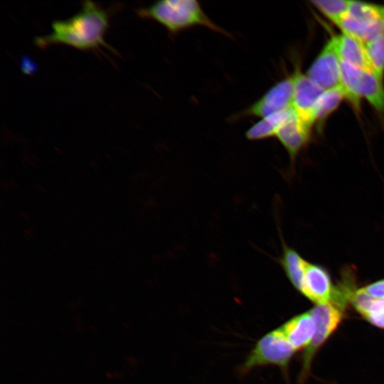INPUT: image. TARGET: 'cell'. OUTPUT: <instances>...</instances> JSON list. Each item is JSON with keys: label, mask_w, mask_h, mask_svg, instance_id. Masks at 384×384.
Wrapping results in <instances>:
<instances>
[{"label": "cell", "mask_w": 384, "mask_h": 384, "mask_svg": "<svg viewBox=\"0 0 384 384\" xmlns=\"http://www.w3.org/2000/svg\"><path fill=\"white\" fill-rule=\"evenodd\" d=\"M294 78L291 75L272 86L260 98L241 114L260 118L292 107Z\"/></svg>", "instance_id": "7"}, {"label": "cell", "mask_w": 384, "mask_h": 384, "mask_svg": "<svg viewBox=\"0 0 384 384\" xmlns=\"http://www.w3.org/2000/svg\"><path fill=\"white\" fill-rule=\"evenodd\" d=\"M361 289L372 297L384 299V279L368 284Z\"/></svg>", "instance_id": "20"}, {"label": "cell", "mask_w": 384, "mask_h": 384, "mask_svg": "<svg viewBox=\"0 0 384 384\" xmlns=\"http://www.w3.org/2000/svg\"><path fill=\"white\" fill-rule=\"evenodd\" d=\"M279 328L295 351L306 349L311 343L316 329L310 311L294 316Z\"/></svg>", "instance_id": "11"}, {"label": "cell", "mask_w": 384, "mask_h": 384, "mask_svg": "<svg viewBox=\"0 0 384 384\" xmlns=\"http://www.w3.org/2000/svg\"><path fill=\"white\" fill-rule=\"evenodd\" d=\"M311 3L321 14L338 26L348 11L351 1L314 0Z\"/></svg>", "instance_id": "18"}, {"label": "cell", "mask_w": 384, "mask_h": 384, "mask_svg": "<svg viewBox=\"0 0 384 384\" xmlns=\"http://www.w3.org/2000/svg\"><path fill=\"white\" fill-rule=\"evenodd\" d=\"M309 131L292 112L279 128L275 137L289 155L291 161H294L300 151L307 144L310 137Z\"/></svg>", "instance_id": "10"}, {"label": "cell", "mask_w": 384, "mask_h": 384, "mask_svg": "<svg viewBox=\"0 0 384 384\" xmlns=\"http://www.w3.org/2000/svg\"><path fill=\"white\" fill-rule=\"evenodd\" d=\"M364 69L341 62L340 85L347 99L356 109L359 108L360 100L356 92L362 73Z\"/></svg>", "instance_id": "17"}, {"label": "cell", "mask_w": 384, "mask_h": 384, "mask_svg": "<svg viewBox=\"0 0 384 384\" xmlns=\"http://www.w3.org/2000/svg\"><path fill=\"white\" fill-rule=\"evenodd\" d=\"M343 310L332 302L316 304L310 312L316 323V332L303 356L300 380L304 381L318 349L336 331L343 318Z\"/></svg>", "instance_id": "5"}, {"label": "cell", "mask_w": 384, "mask_h": 384, "mask_svg": "<svg viewBox=\"0 0 384 384\" xmlns=\"http://www.w3.org/2000/svg\"><path fill=\"white\" fill-rule=\"evenodd\" d=\"M337 43L341 62L363 69L370 68L363 42L350 35L342 33L337 36Z\"/></svg>", "instance_id": "13"}, {"label": "cell", "mask_w": 384, "mask_h": 384, "mask_svg": "<svg viewBox=\"0 0 384 384\" xmlns=\"http://www.w3.org/2000/svg\"><path fill=\"white\" fill-rule=\"evenodd\" d=\"M371 324L384 329V312L370 313L363 316Z\"/></svg>", "instance_id": "21"}, {"label": "cell", "mask_w": 384, "mask_h": 384, "mask_svg": "<svg viewBox=\"0 0 384 384\" xmlns=\"http://www.w3.org/2000/svg\"><path fill=\"white\" fill-rule=\"evenodd\" d=\"M334 288L326 270L307 262L300 292L309 300L321 304L331 301Z\"/></svg>", "instance_id": "9"}, {"label": "cell", "mask_w": 384, "mask_h": 384, "mask_svg": "<svg viewBox=\"0 0 384 384\" xmlns=\"http://www.w3.org/2000/svg\"><path fill=\"white\" fill-rule=\"evenodd\" d=\"M279 262L292 284L300 292L307 261L294 249L283 244Z\"/></svg>", "instance_id": "15"}, {"label": "cell", "mask_w": 384, "mask_h": 384, "mask_svg": "<svg viewBox=\"0 0 384 384\" xmlns=\"http://www.w3.org/2000/svg\"><path fill=\"white\" fill-rule=\"evenodd\" d=\"M338 27L363 43L372 41L384 34V5L351 1Z\"/></svg>", "instance_id": "4"}, {"label": "cell", "mask_w": 384, "mask_h": 384, "mask_svg": "<svg viewBox=\"0 0 384 384\" xmlns=\"http://www.w3.org/2000/svg\"><path fill=\"white\" fill-rule=\"evenodd\" d=\"M341 60L337 36L326 43L306 71V75L324 90L340 85Z\"/></svg>", "instance_id": "6"}, {"label": "cell", "mask_w": 384, "mask_h": 384, "mask_svg": "<svg viewBox=\"0 0 384 384\" xmlns=\"http://www.w3.org/2000/svg\"><path fill=\"white\" fill-rule=\"evenodd\" d=\"M105 11L90 1L82 3L81 10L65 20H55L51 23L52 32L36 36L35 44L41 48L53 43H63L80 50L108 48L104 33L108 27Z\"/></svg>", "instance_id": "1"}, {"label": "cell", "mask_w": 384, "mask_h": 384, "mask_svg": "<svg viewBox=\"0 0 384 384\" xmlns=\"http://www.w3.org/2000/svg\"><path fill=\"white\" fill-rule=\"evenodd\" d=\"M359 100L364 98L378 112H384V85L370 68L364 69L356 92Z\"/></svg>", "instance_id": "12"}, {"label": "cell", "mask_w": 384, "mask_h": 384, "mask_svg": "<svg viewBox=\"0 0 384 384\" xmlns=\"http://www.w3.org/2000/svg\"><path fill=\"white\" fill-rule=\"evenodd\" d=\"M294 92L292 108L302 123L311 131L314 124V109L321 95L324 91L298 67L292 74Z\"/></svg>", "instance_id": "8"}, {"label": "cell", "mask_w": 384, "mask_h": 384, "mask_svg": "<svg viewBox=\"0 0 384 384\" xmlns=\"http://www.w3.org/2000/svg\"><path fill=\"white\" fill-rule=\"evenodd\" d=\"M346 95L341 85L324 90L314 109V123L321 126L326 118L338 107Z\"/></svg>", "instance_id": "16"}, {"label": "cell", "mask_w": 384, "mask_h": 384, "mask_svg": "<svg viewBox=\"0 0 384 384\" xmlns=\"http://www.w3.org/2000/svg\"><path fill=\"white\" fill-rule=\"evenodd\" d=\"M292 108L279 112L261 118L247 132L245 136L249 140H261L276 136L277 132L287 119Z\"/></svg>", "instance_id": "14"}, {"label": "cell", "mask_w": 384, "mask_h": 384, "mask_svg": "<svg viewBox=\"0 0 384 384\" xmlns=\"http://www.w3.org/2000/svg\"><path fill=\"white\" fill-rule=\"evenodd\" d=\"M137 14L144 18L153 19L166 28L171 35L196 26H205L215 32L230 35L215 24L204 12L196 0H163L138 9Z\"/></svg>", "instance_id": "2"}, {"label": "cell", "mask_w": 384, "mask_h": 384, "mask_svg": "<svg viewBox=\"0 0 384 384\" xmlns=\"http://www.w3.org/2000/svg\"><path fill=\"white\" fill-rule=\"evenodd\" d=\"M295 349L279 327L262 336L252 348L240 372L245 374L258 367L276 366L287 370Z\"/></svg>", "instance_id": "3"}, {"label": "cell", "mask_w": 384, "mask_h": 384, "mask_svg": "<svg viewBox=\"0 0 384 384\" xmlns=\"http://www.w3.org/2000/svg\"><path fill=\"white\" fill-rule=\"evenodd\" d=\"M370 69L381 79L384 75V34L363 43Z\"/></svg>", "instance_id": "19"}]
</instances>
